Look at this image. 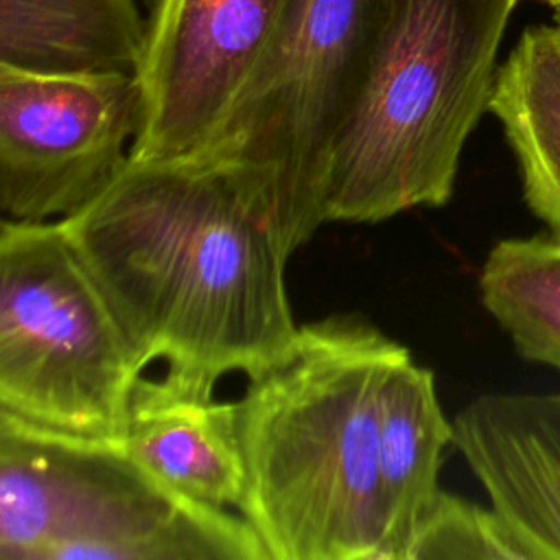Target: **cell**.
I'll return each mask as SVG.
<instances>
[{
    "mask_svg": "<svg viewBox=\"0 0 560 560\" xmlns=\"http://www.w3.org/2000/svg\"><path fill=\"white\" fill-rule=\"evenodd\" d=\"M144 372L217 387L293 343L287 249L265 192L206 151L129 158L85 208L59 219Z\"/></svg>",
    "mask_w": 560,
    "mask_h": 560,
    "instance_id": "cell-1",
    "label": "cell"
},
{
    "mask_svg": "<svg viewBox=\"0 0 560 560\" xmlns=\"http://www.w3.org/2000/svg\"><path fill=\"white\" fill-rule=\"evenodd\" d=\"M409 350L361 313L298 326L291 348L247 376L238 405V514L267 560H385L381 392Z\"/></svg>",
    "mask_w": 560,
    "mask_h": 560,
    "instance_id": "cell-2",
    "label": "cell"
},
{
    "mask_svg": "<svg viewBox=\"0 0 560 560\" xmlns=\"http://www.w3.org/2000/svg\"><path fill=\"white\" fill-rule=\"evenodd\" d=\"M516 2L396 0L332 149L326 223H381L451 201Z\"/></svg>",
    "mask_w": 560,
    "mask_h": 560,
    "instance_id": "cell-3",
    "label": "cell"
},
{
    "mask_svg": "<svg viewBox=\"0 0 560 560\" xmlns=\"http://www.w3.org/2000/svg\"><path fill=\"white\" fill-rule=\"evenodd\" d=\"M267 560L234 510L175 492L122 446L0 411V560Z\"/></svg>",
    "mask_w": 560,
    "mask_h": 560,
    "instance_id": "cell-4",
    "label": "cell"
},
{
    "mask_svg": "<svg viewBox=\"0 0 560 560\" xmlns=\"http://www.w3.org/2000/svg\"><path fill=\"white\" fill-rule=\"evenodd\" d=\"M396 0H289L214 136L199 151L236 164L267 197L293 254L326 223L332 149Z\"/></svg>",
    "mask_w": 560,
    "mask_h": 560,
    "instance_id": "cell-5",
    "label": "cell"
},
{
    "mask_svg": "<svg viewBox=\"0 0 560 560\" xmlns=\"http://www.w3.org/2000/svg\"><path fill=\"white\" fill-rule=\"evenodd\" d=\"M140 370L61 221L0 225V411L122 442Z\"/></svg>",
    "mask_w": 560,
    "mask_h": 560,
    "instance_id": "cell-6",
    "label": "cell"
},
{
    "mask_svg": "<svg viewBox=\"0 0 560 560\" xmlns=\"http://www.w3.org/2000/svg\"><path fill=\"white\" fill-rule=\"evenodd\" d=\"M142 98L129 70H46L0 59V214L59 221L129 160Z\"/></svg>",
    "mask_w": 560,
    "mask_h": 560,
    "instance_id": "cell-7",
    "label": "cell"
},
{
    "mask_svg": "<svg viewBox=\"0 0 560 560\" xmlns=\"http://www.w3.org/2000/svg\"><path fill=\"white\" fill-rule=\"evenodd\" d=\"M289 0H155L136 79L142 118L129 158L208 144L265 55Z\"/></svg>",
    "mask_w": 560,
    "mask_h": 560,
    "instance_id": "cell-8",
    "label": "cell"
},
{
    "mask_svg": "<svg viewBox=\"0 0 560 560\" xmlns=\"http://www.w3.org/2000/svg\"><path fill=\"white\" fill-rule=\"evenodd\" d=\"M451 422L521 560H560V394H486Z\"/></svg>",
    "mask_w": 560,
    "mask_h": 560,
    "instance_id": "cell-9",
    "label": "cell"
},
{
    "mask_svg": "<svg viewBox=\"0 0 560 560\" xmlns=\"http://www.w3.org/2000/svg\"><path fill=\"white\" fill-rule=\"evenodd\" d=\"M214 389L166 372L160 378L142 374L122 446L175 492L236 512L247 483L238 405L217 398Z\"/></svg>",
    "mask_w": 560,
    "mask_h": 560,
    "instance_id": "cell-10",
    "label": "cell"
},
{
    "mask_svg": "<svg viewBox=\"0 0 560 560\" xmlns=\"http://www.w3.org/2000/svg\"><path fill=\"white\" fill-rule=\"evenodd\" d=\"M453 446L435 374L405 350L381 392L378 472L385 521V560H409L413 538L444 488L440 472Z\"/></svg>",
    "mask_w": 560,
    "mask_h": 560,
    "instance_id": "cell-11",
    "label": "cell"
},
{
    "mask_svg": "<svg viewBox=\"0 0 560 560\" xmlns=\"http://www.w3.org/2000/svg\"><path fill=\"white\" fill-rule=\"evenodd\" d=\"M488 112L512 151L525 206L560 236V42L549 26L518 37L497 70Z\"/></svg>",
    "mask_w": 560,
    "mask_h": 560,
    "instance_id": "cell-12",
    "label": "cell"
},
{
    "mask_svg": "<svg viewBox=\"0 0 560 560\" xmlns=\"http://www.w3.org/2000/svg\"><path fill=\"white\" fill-rule=\"evenodd\" d=\"M477 289L516 354L560 372V236L545 230L497 241Z\"/></svg>",
    "mask_w": 560,
    "mask_h": 560,
    "instance_id": "cell-13",
    "label": "cell"
},
{
    "mask_svg": "<svg viewBox=\"0 0 560 560\" xmlns=\"http://www.w3.org/2000/svg\"><path fill=\"white\" fill-rule=\"evenodd\" d=\"M521 560L508 527L492 510L453 492H442L418 529L409 560Z\"/></svg>",
    "mask_w": 560,
    "mask_h": 560,
    "instance_id": "cell-14",
    "label": "cell"
},
{
    "mask_svg": "<svg viewBox=\"0 0 560 560\" xmlns=\"http://www.w3.org/2000/svg\"><path fill=\"white\" fill-rule=\"evenodd\" d=\"M549 28H551V33L556 35V39L560 42V7H558V13H556V18H553V24H551Z\"/></svg>",
    "mask_w": 560,
    "mask_h": 560,
    "instance_id": "cell-15",
    "label": "cell"
},
{
    "mask_svg": "<svg viewBox=\"0 0 560 560\" xmlns=\"http://www.w3.org/2000/svg\"><path fill=\"white\" fill-rule=\"evenodd\" d=\"M542 2H547V4H551V7H556V9L560 7V0H542Z\"/></svg>",
    "mask_w": 560,
    "mask_h": 560,
    "instance_id": "cell-16",
    "label": "cell"
}]
</instances>
